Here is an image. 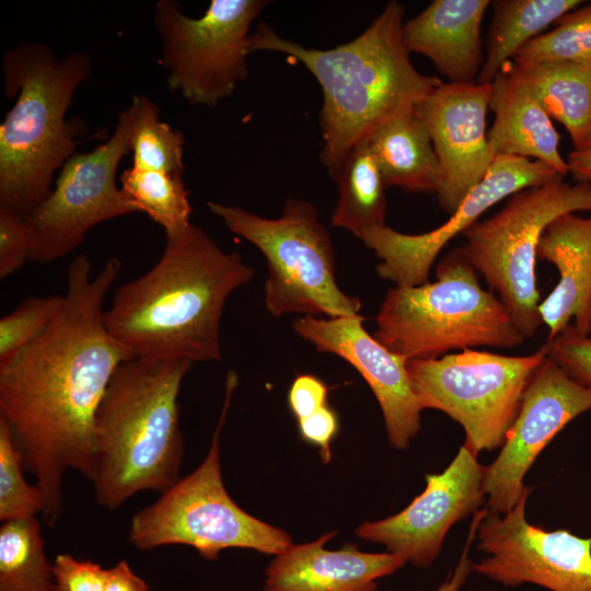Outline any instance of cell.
Instances as JSON below:
<instances>
[{
    "label": "cell",
    "mask_w": 591,
    "mask_h": 591,
    "mask_svg": "<svg viewBox=\"0 0 591 591\" xmlns=\"http://www.w3.org/2000/svg\"><path fill=\"white\" fill-rule=\"evenodd\" d=\"M328 387L313 374H299L288 392V404L300 420L327 405Z\"/></svg>",
    "instance_id": "cell-36"
},
{
    "label": "cell",
    "mask_w": 591,
    "mask_h": 591,
    "mask_svg": "<svg viewBox=\"0 0 591 591\" xmlns=\"http://www.w3.org/2000/svg\"><path fill=\"white\" fill-rule=\"evenodd\" d=\"M590 409L591 385L570 376L547 354L526 385L499 455L486 466L488 511L509 512L525 490L524 476L537 455L570 421Z\"/></svg>",
    "instance_id": "cell-15"
},
{
    "label": "cell",
    "mask_w": 591,
    "mask_h": 591,
    "mask_svg": "<svg viewBox=\"0 0 591 591\" xmlns=\"http://www.w3.org/2000/svg\"><path fill=\"white\" fill-rule=\"evenodd\" d=\"M266 0H211L197 19L174 0L155 3L153 24L161 42L166 83L192 105L216 107L248 78L251 26Z\"/></svg>",
    "instance_id": "cell-11"
},
{
    "label": "cell",
    "mask_w": 591,
    "mask_h": 591,
    "mask_svg": "<svg viewBox=\"0 0 591 591\" xmlns=\"http://www.w3.org/2000/svg\"><path fill=\"white\" fill-rule=\"evenodd\" d=\"M486 466L463 444L440 474L426 475L425 490L401 512L361 524L356 534L425 568L438 556L450 528L475 512L485 498Z\"/></svg>",
    "instance_id": "cell-16"
},
{
    "label": "cell",
    "mask_w": 591,
    "mask_h": 591,
    "mask_svg": "<svg viewBox=\"0 0 591 591\" xmlns=\"http://www.w3.org/2000/svg\"><path fill=\"white\" fill-rule=\"evenodd\" d=\"M119 183L138 211L163 228L166 239L178 236L193 225L189 192L181 174L130 166L121 173Z\"/></svg>",
    "instance_id": "cell-28"
},
{
    "label": "cell",
    "mask_w": 591,
    "mask_h": 591,
    "mask_svg": "<svg viewBox=\"0 0 591 591\" xmlns=\"http://www.w3.org/2000/svg\"><path fill=\"white\" fill-rule=\"evenodd\" d=\"M192 364L134 358L114 372L93 426L92 484L101 507L117 509L144 490L161 494L181 478L178 395Z\"/></svg>",
    "instance_id": "cell-4"
},
{
    "label": "cell",
    "mask_w": 591,
    "mask_h": 591,
    "mask_svg": "<svg viewBox=\"0 0 591 591\" xmlns=\"http://www.w3.org/2000/svg\"><path fill=\"white\" fill-rule=\"evenodd\" d=\"M208 208L232 233L263 253L268 270L264 298L271 315L359 314L360 300L336 282L332 239L312 204L288 198L276 219L217 201H208Z\"/></svg>",
    "instance_id": "cell-8"
},
{
    "label": "cell",
    "mask_w": 591,
    "mask_h": 591,
    "mask_svg": "<svg viewBox=\"0 0 591 591\" xmlns=\"http://www.w3.org/2000/svg\"><path fill=\"white\" fill-rule=\"evenodd\" d=\"M578 211L591 212V184L559 176L513 194L498 212L463 233L460 251L498 293L525 339L542 325L535 271L542 234L555 218Z\"/></svg>",
    "instance_id": "cell-9"
},
{
    "label": "cell",
    "mask_w": 591,
    "mask_h": 591,
    "mask_svg": "<svg viewBox=\"0 0 591 591\" xmlns=\"http://www.w3.org/2000/svg\"><path fill=\"white\" fill-rule=\"evenodd\" d=\"M63 296L31 297L22 300L0 320V366L9 362L53 322Z\"/></svg>",
    "instance_id": "cell-32"
},
{
    "label": "cell",
    "mask_w": 591,
    "mask_h": 591,
    "mask_svg": "<svg viewBox=\"0 0 591 591\" xmlns=\"http://www.w3.org/2000/svg\"><path fill=\"white\" fill-rule=\"evenodd\" d=\"M547 354L570 376L591 385V337L570 324L560 334L545 343Z\"/></svg>",
    "instance_id": "cell-33"
},
{
    "label": "cell",
    "mask_w": 591,
    "mask_h": 591,
    "mask_svg": "<svg viewBox=\"0 0 591 591\" xmlns=\"http://www.w3.org/2000/svg\"><path fill=\"white\" fill-rule=\"evenodd\" d=\"M589 336L591 337V304H590Z\"/></svg>",
    "instance_id": "cell-42"
},
{
    "label": "cell",
    "mask_w": 591,
    "mask_h": 591,
    "mask_svg": "<svg viewBox=\"0 0 591 591\" xmlns=\"http://www.w3.org/2000/svg\"><path fill=\"white\" fill-rule=\"evenodd\" d=\"M104 591H149V586L134 572L128 561L120 560L108 569Z\"/></svg>",
    "instance_id": "cell-39"
},
{
    "label": "cell",
    "mask_w": 591,
    "mask_h": 591,
    "mask_svg": "<svg viewBox=\"0 0 591 591\" xmlns=\"http://www.w3.org/2000/svg\"><path fill=\"white\" fill-rule=\"evenodd\" d=\"M547 357L544 344L523 356L465 349L433 359L407 361L422 409H437L465 430L475 454L502 447L520 409L526 385Z\"/></svg>",
    "instance_id": "cell-10"
},
{
    "label": "cell",
    "mask_w": 591,
    "mask_h": 591,
    "mask_svg": "<svg viewBox=\"0 0 591 591\" xmlns=\"http://www.w3.org/2000/svg\"><path fill=\"white\" fill-rule=\"evenodd\" d=\"M490 95L491 83L442 82L415 107L439 161L436 196L449 216L485 177L496 158L486 132Z\"/></svg>",
    "instance_id": "cell-17"
},
{
    "label": "cell",
    "mask_w": 591,
    "mask_h": 591,
    "mask_svg": "<svg viewBox=\"0 0 591 591\" xmlns=\"http://www.w3.org/2000/svg\"><path fill=\"white\" fill-rule=\"evenodd\" d=\"M253 277L240 254L193 224L166 239L151 269L115 290L105 325L136 358L220 361L225 302Z\"/></svg>",
    "instance_id": "cell-2"
},
{
    "label": "cell",
    "mask_w": 591,
    "mask_h": 591,
    "mask_svg": "<svg viewBox=\"0 0 591 591\" xmlns=\"http://www.w3.org/2000/svg\"><path fill=\"white\" fill-rule=\"evenodd\" d=\"M526 487L507 513L486 511L477 548L487 554L473 570L503 587L532 583L549 591H591V537L546 531L528 522Z\"/></svg>",
    "instance_id": "cell-13"
},
{
    "label": "cell",
    "mask_w": 591,
    "mask_h": 591,
    "mask_svg": "<svg viewBox=\"0 0 591 591\" xmlns=\"http://www.w3.org/2000/svg\"><path fill=\"white\" fill-rule=\"evenodd\" d=\"M120 270L113 257L92 275L89 257L76 256L56 317L0 366V417L44 496L42 517L49 526L63 510L65 473L74 470L92 483L97 408L116 369L136 358L104 321V301Z\"/></svg>",
    "instance_id": "cell-1"
},
{
    "label": "cell",
    "mask_w": 591,
    "mask_h": 591,
    "mask_svg": "<svg viewBox=\"0 0 591 591\" xmlns=\"http://www.w3.org/2000/svg\"><path fill=\"white\" fill-rule=\"evenodd\" d=\"M23 459L9 424L0 417V520L36 517L44 510V496L23 476Z\"/></svg>",
    "instance_id": "cell-31"
},
{
    "label": "cell",
    "mask_w": 591,
    "mask_h": 591,
    "mask_svg": "<svg viewBox=\"0 0 591 591\" xmlns=\"http://www.w3.org/2000/svg\"><path fill=\"white\" fill-rule=\"evenodd\" d=\"M367 141L386 186L436 195L440 183L439 161L415 108L382 124Z\"/></svg>",
    "instance_id": "cell-23"
},
{
    "label": "cell",
    "mask_w": 591,
    "mask_h": 591,
    "mask_svg": "<svg viewBox=\"0 0 591 591\" xmlns=\"http://www.w3.org/2000/svg\"><path fill=\"white\" fill-rule=\"evenodd\" d=\"M489 109L495 120L487 132L495 154L541 161L561 176L568 165L559 151L560 137L552 118L508 61L491 82Z\"/></svg>",
    "instance_id": "cell-22"
},
{
    "label": "cell",
    "mask_w": 591,
    "mask_h": 591,
    "mask_svg": "<svg viewBox=\"0 0 591 591\" xmlns=\"http://www.w3.org/2000/svg\"><path fill=\"white\" fill-rule=\"evenodd\" d=\"M513 62L558 59L591 68V4L563 15L556 26L524 45Z\"/></svg>",
    "instance_id": "cell-30"
},
{
    "label": "cell",
    "mask_w": 591,
    "mask_h": 591,
    "mask_svg": "<svg viewBox=\"0 0 591 591\" xmlns=\"http://www.w3.org/2000/svg\"><path fill=\"white\" fill-rule=\"evenodd\" d=\"M561 176L549 165L526 158L498 155L485 177L465 196L441 225L428 232L408 234L386 224L364 232L360 240L380 258L376 273L394 286L428 282L440 251L456 235L479 221L480 216L502 199ZM564 177V176H563Z\"/></svg>",
    "instance_id": "cell-14"
},
{
    "label": "cell",
    "mask_w": 591,
    "mask_h": 591,
    "mask_svg": "<svg viewBox=\"0 0 591 591\" xmlns=\"http://www.w3.org/2000/svg\"><path fill=\"white\" fill-rule=\"evenodd\" d=\"M130 103L134 107L131 166L183 175V134L161 120L157 104L148 96L135 95Z\"/></svg>",
    "instance_id": "cell-29"
},
{
    "label": "cell",
    "mask_w": 591,
    "mask_h": 591,
    "mask_svg": "<svg viewBox=\"0 0 591 591\" xmlns=\"http://www.w3.org/2000/svg\"><path fill=\"white\" fill-rule=\"evenodd\" d=\"M0 591H55L53 564L36 517L0 526Z\"/></svg>",
    "instance_id": "cell-27"
},
{
    "label": "cell",
    "mask_w": 591,
    "mask_h": 591,
    "mask_svg": "<svg viewBox=\"0 0 591 591\" xmlns=\"http://www.w3.org/2000/svg\"><path fill=\"white\" fill-rule=\"evenodd\" d=\"M437 279L390 288L378 311L374 337L406 358L433 359L451 350L513 348L525 338L509 310L480 287L459 247L442 257Z\"/></svg>",
    "instance_id": "cell-6"
},
{
    "label": "cell",
    "mask_w": 591,
    "mask_h": 591,
    "mask_svg": "<svg viewBox=\"0 0 591 591\" xmlns=\"http://www.w3.org/2000/svg\"><path fill=\"white\" fill-rule=\"evenodd\" d=\"M236 384V373L229 371L221 416L205 460L132 515L128 542L135 548L186 545L205 559L217 560L227 548L278 555L292 545L287 532L245 512L224 487L219 434Z\"/></svg>",
    "instance_id": "cell-7"
},
{
    "label": "cell",
    "mask_w": 591,
    "mask_h": 591,
    "mask_svg": "<svg viewBox=\"0 0 591 591\" xmlns=\"http://www.w3.org/2000/svg\"><path fill=\"white\" fill-rule=\"evenodd\" d=\"M518 77L552 119L559 121L575 149H582L591 127V68L558 59L513 62Z\"/></svg>",
    "instance_id": "cell-24"
},
{
    "label": "cell",
    "mask_w": 591,
    "mask_h": 591,
    "mask_svg": "<svg viewBox=\"0 0 591 591\" xmlns=\"http://www.w3.org/2000/svg\"><path fill=\"white\" fill-rule=\"evenodd\" d=\"M404 7L390 1L354 39L328 49L306 47L259 22L248 53L274 51L301 62L316 79L320 112V159L333 176L358 143L392 117L415 108L443 81L419 72L403 35Z\"/></svg>",
    "instance_id": "cell-3"
},
{
    "label": "cell",
    "mask_w": 591,
    "mask_h": 591,
    "mask_svg": "<svg viewBox=\"0 0 591 591\" xmlns=\"http://www.w3.org/2000/svg\"><path fill=\"white\" fill-rule=\"evenodd\" d=\"M589 147H591V127H590V130L588 132V136H587L584 144H583V148H589Z\"/></svg>",
    "instance_id": "cell-41"
},
{
    "label": "cell",
    "mask_w": 591,
    "mask_h": 591,
    "mask_svg": "<svg viewBox=\"0 0 591 591\" xmlns=\"http://www.w3.org/2000/svg\"><path fill=\"white\" fill-rule=\"evenodd\" d=\"M326 533L310 543L291 545L266 569L265 591H376L378 580L406 560L393 553H363L355 545L327 549Z\"/></svg>",
    "instance_id": "cell-19"
},
{
    "label": "cell",
    "mask_w": 591,
    "mask_h": 591,
    "mask_svg": "<svg viewBox=\"0 0 591 591\" xmlns=\"http://www.w3.org/2000/svg\"><path fill=\"white\" fill-rule=\"evenodd\" d=\"M132 116L129 103L104 143L71 155L47 198L25 219L31 262L57 260L76 250L99 223L139 212L116 179L121 159L130 152Z\"/></svg>",
    "instance_id": "cell-12"
},
{
    "label": "cell",
    "mask_w": 591,
    "mask_h": 591,
    "mask_svg": "<svg viewBox=\"0 0 591 591\" xmlns=\"http://www.w3.org/2000/svg\"><path fill=\"white\" fill-rule=\"evenodd\" d=\"M566 161L568 174L577 182L591 184V147L573 149Z\"/></svg>",
    "instance_id": "cell-40"
},
{
    "label": "cell",
    "mask_w": 591,
    "mask_h": 591,
    "mask_svg": "<svg viewBox=\"0 0 591 591\" xmlns=\"http://www.w3.org/2000/svg\"><path fill=\"white\" fill-rule=\"evenodd\" d=\"M108 569L90 559L58 554L53 561L55 591H104Z\"/></svg>",
    "instance_id": "cell-35"
},
{
    "label": "cell",
    "mask_w": 591,
    "mask_h": 591,
    "mask_svg": "<svg viewBox=\"0 0 591 591\" xmlns=\"http://www.w3.org/2000/svg\"><path fill=\"white\" fill-rule=\"evenodd\" d=\"M31 241L26 221L0 206V278L7 279L30 260Z\"/></svg>",
    "instance_id": "cell-34"
},
{
    "label": "cell",
    "mask_w": 591,
    "mask_h": 591,
    "mask_svg": "<svg viewBox=\"0 0 591 591\" xmlns=\"http://www.w3.org/2000/svg\"><path fill=\"white\" fill-rule=\"evenodd\" d=\"M332 177L338 189L333 227L360 239L368 230L385 224L386 184L367 140L352 148Z\"/></svg>",
    "instance_id": "cell-26"
},
{
    "label": "cell",
    "mask_w": 591,
    "mask_h": 591,
    "mask_svg": "<svg viewBox=\"0 0 591 591\" xmlns=\"http://www.w3.org/2000/svg\"><path fill=\"white\" fill-rule=\"evenodd\" d=\"M490 0H433L404 23L409 53L427 57L449 83L478 78L485 55L482 23Z\"/></svg>",
    "instance_id": "cell-21"
},
{
    "label": "cell",
    "mask_w": 591,
    "mask_h": 591,
    "mask_svg": "<svg viewBox=\"0 0 591 591\" xmlns=\"http://www.w3.org/2000/svg\"><path fill=\"white\" fill-rule=\"evenodd\" d=\"M537 258L553 264L558 281L540 303L538 314L553 339L571 324L589 335L591 304V215L567 212L545 229Z\"/></svg>",
    "instance_id": "cell-20"
},
{
    "label": "cell",
    "mask_w": 591,
    "mask_h": 591,
    "mask_svg": "<svg viewBox=\"0 0 591 591\" xmlns=\"http://www.w3.org/2000/svg\"><path fill=\"white\" fill-rule=\"evenodd\" d=\"M363 321L359 314L301 316L292 328L318 351L343 358L361 374L381 407L391 445L403 450L420 430L422 410L407 371L408 360L369 334Z\"/></svg>",
    "instance_id": "cell-18"
},
{
    "label": "cell",
    "mask_w": 591,
    "mask_h": 591,
    "mask_svg": "<svg viewBox=\"0 0 591 591\" xmlns=\"http://www.w3.org/2000/svg\"><path fill=\"white\" fill-rule=\"evenodd\" d=\"M302 439L320 449L324 463L331 461V444L339 428L338 416L328 405L298 420Z\"/></svg>",
    "instance_id": "cell-37"
},
{
    "label": "cell",
    "mask_w": 591,
    "mask_h": 591,
    "mask_svg": "<svg viewBox=\"0 0 591 591\" xmlns=\"http://www.w3.org/2000/svg\"><path fill=\"white\" fill-rule=\"evenodd\" d=\"M485 513L486 509H483L475 513L464 551L452 575L436 591H460L465 583L468 575L473 570L472 560L468 558V548L476 535L475 533L477 531L478 523Z\"/></svg>",
    "instance_id": "cell-38"
},
{
    "label": "cell",
    "mask_w": 591,
    "mask_h": 591,
    "mask_svg": "<svg viewBox=\"0 0 591 591\" xmlns=\"http://www.w3.org/2000/svg\"><path fill=\"white\" fill-rule=\"evenodd\" d=\"M579 0H494L485 59L477 82L490 84L502 67L551 24L578 8Z\"/></svg>",
    "instance_id": "cell-25"
},
{
    "label": "cell",
    "mask_w": 591,
    "mask_h": 591,
    "mask_svg": "<svg viewBox=\"0 0 591 591\" xmlns=\"http://www.w3.org/2000/svg\"><path fill=\"white\" fill-rule=\"evenodd\" d=\"M1 70L3 93L15 101L0 125V206L26 219L88 135L82 118L66 114L91 61L81 51L59 58L43 44L24 43L4 51Z\"/></svg>",
    "instance_id": "cell-5"
}]
</instances>
